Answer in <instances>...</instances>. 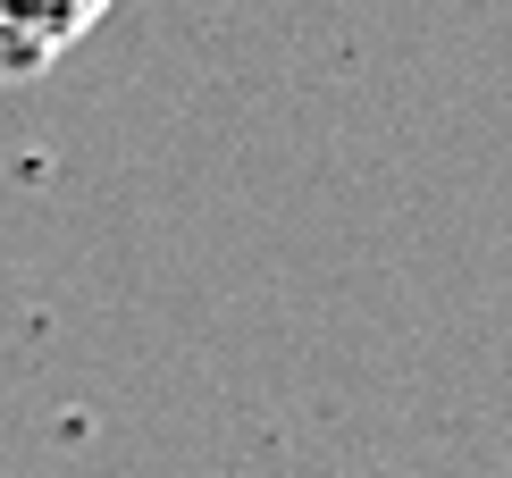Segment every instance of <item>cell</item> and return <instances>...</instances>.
Wrapping results in <instances>:
<instances>
[{
    "label": "cell",
    "instance_id": "6da1fadb",
    "mask_svg": "<svg viewBox=\"0 0 512 478\" xmlns=\"http://www.w3.org/2000/svg\"><path fill=\"white\" fill-rule=\"evenodd\" d=\"M101 9H110V0H0V68L26 76L42 59H59Z\"/></svg>",
    "mask_w": 512,
    "mask_h": 478
}]
</instances>
